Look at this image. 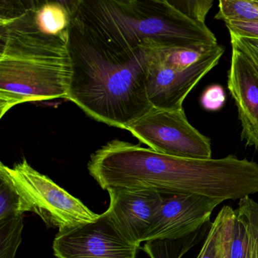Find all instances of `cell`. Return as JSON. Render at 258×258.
Returning <instances> with one entry per match:
<instances>
[{"label":"cell","mask_w":258,"mask_h":258,"mask_svg":"<svg viewBox=\"0 0 258 258\" xmlns=\"http://www.w3.org/2000/svg\"><path fill=\"white\" fill-rule=\"evenodd\" d=\"M68 49L72 70L68 99L87 115L126 130L152 109L146 91L148 48L114 40L77 13Z\"/></svg>","instance_id":"6da1fadb"},{"label":"cell","mask_w":258,"mask_h":258,"mask_svg":"<svg viewBox=\"0 0 258 258\" xmlns=\"http://www.w3.org/2000/svg\"><path fill=\"white\" fill-rule=\"evenodd\" d=\"M67 40L0 30V118L25 102L68 99Z\"/></svg>","instance_id":"7a4b0ae2"},{"label":"cell","mask_w":258,"mask_h":258,"mask_svg":"<svg viewBox=\"0 0 258 258\" xmlns=\"http://www.w3.org/2000/svg\"><path fill=\"white\" fill-rule=\"evenodd\" d=\"M78 14L131 47L217 44L205 23L187 17L170 0H81Z\"/></svg>","instance_id":"3957f363"},{"label":"cell","mask_w":258,"mask_h":258,"mask_svg":"<svg viewBox=\"0 0 258 258\" xmlns=\"http://www.w3.org/2000/svg\"><path fill=\"white\" fill-rule=\"evenodd\" d=\"M0 169L8 175L31 212L40 216L49 227L64 229L99 216L50 178L33 168L26 158L13 167L1 162Z\"/></svg>","instance_id":"277c9868"},{"label":"cell","mask_w":258,"mask_h":258,"mask_svg":"<svg viewBox=\"0 0 258 258\" xmlns=\"http://www.w3.org/2000/svg\"><path fill=\"white\" fill-rule=\"evenodd\" d=\"M126 130L158 153L189 159L211 158V140L191 125L183 109L152 108Z\"/></svg>","instance_id":"5b68a950"},{"label":"cell","mask_w":258,"mask_h":258,"mask_svg":"<svg viewBox=\"0 0 258 258\" xmlns=\"http://www.w3.org/2000/svg\"><path fill=\"white\" fill-rule=\"evenodd\" d=\"M52 248L57 258H136L140 247L123 235L106 211L91 221L59 229Z\"/></svg>","instance_id":"8992f818"},{"label":"cell","mask_w":258,"mask_h":258,"mask_svg":"<svg viewBox=\"0 0 258 258\" xmlns=\"http://www.w3.org/2000/svg\"><path fill=\"white\" fill-rule=\"evenodd\" d=\"M81 0H1L0 30L39 34L69 41Z\"/></svg>","instance_id":"52a82bcc"},{"label":"cell","mask_w":258,"mask_h":258,"mask_svg":"<svg viewBox=\"0 0 258 258\" xmlns=\"http://www.w3.org/2000/svg\"><path fill=\"white\" fill-rule=\"evenodd\" d=\"M224 51L223 46L217 44L194 66L188 69H179L164 64L149 49L146 91L152 108L183 109L182 103L188 93L207 74L217 66Z\"/></svg>","instance_id":"ba28073f"},{"label":"cell","mask_w":258,"mask_h":258,"mask_svg":"<svg viewBox=\"0 0 258 258\" xmlns=\"http://www.w3.org/2000/svg\"><path fill=\"white\" fill-rule=\"evenodd\" d=\"M162 203L143 242L185 238L210 223L223 201L199 195H162Z\"/></svg>","instance_id":"9c48e42d"},{"label":"cell","mask_w":258,"mask_h":258,"mask_svg":"<svg viewBox=\"0 0 258 258\" xmlns=\"http://www.w3.org/2000/svg\"><path fill=\"white\" fill-rule=\"evenodd\" d=\"M107 211L120 232L140 247L162 203V194L151 188H111L107 190Z\"/></svg>","instance_id":"30bf717a"},{"label":"cell","mask_w":258,"mask_h":258,"mask_svg":"<svg viewBox=\"0 0 258 258\" xmlns=\"http://www.w3.org/2000/svg\"><path fill=\"white\" fill-rule=\"evenodd\" d=\"M232 49L228 89L238 110L241 139L258 150V68L242 52Z\"/></svg>","instance_id":"8fae6325"},{"label":"cell","mask_w":258,"mask_h":258,"mask_svg":"<svg viewBox=\"0 0 258 258\" xmlns=\"http://www.w3.org/2000/svg\"><path fill=\"white\" fill-rule=\"evenodd\" d=\"M217 44L197 45L185 47L148 48L156 58L167 66L176 69H185L199 62Z\"/></svg>","instance_id":"7c38bea8"},{"label":"cell","mask_w":258,"mask_h":258,"mask_svg":"<svg viewBox=\"0 0 258 258\" xmlns=\"http://www.w3.org/2000/svg\"><path fill=\"white\" fill-rule=\"evenodd\" d=\"M23 228V214L0 220V258H16Z\"/></svg>","instance_id":"4fadbf2b"},{"label":"cell","mask_w":258,"mask_h":258,"mask_svg":"<svg viewBox=\"0 0 258 258\" xmlns=\"http://www.w3.org/2000/svg\"><path fill=\"white\" fill-rule=\"evenodd\" d=\"M31 211L8 175L0 169V220Z\"/></svg>","instance_id":"5bb4252c"},{"label":"cell","mask_w":258,"mask_h":258,"mask_svg":"<svg viewBox=\"0 0 258 258\" xmlns=\"http://www.w3.org/2000/svg\"><path fill=\"white\" fill-rule=\"evenodd\" d=\"M215 19L226 21L258 22V1L253 0H221Z\"/></svg>","instance_id":"9a60e30c"},{"label":"cell","mask_w":258,"mask_h":258,"mask_svg":"<svg viewBox=\"0 0 258 258\" xmlns=\"http://www.w3.org/2000/svg\"><path fill=\"white\" fill-rule=\"evenodd\" d=\"M170 2L187 17L201 23H205L207 15L214 4L212 0H178Z\"/></svg>","instance_id":"2e32d148"},{"label":"cell","mask_w":258,"mask_h":258,"mask_svg":"<svg viewBox=\"0 0 258 258\" xmlns=\"http://www.w3.org/2000/svg\"><path fill=\"white\" fill-rule=\"evenodd\" d=\"M229 258H248V238L247 231L244 224L237 216L232 227Z\"/></svg>","instance_id":"e0dca14e"},{"label":"cell","mask_w":258,"mask_h":258,"mask_svg":"<svg viewBox=\"0 0 258 258\" xmlns=\"http://www.w3.org/2000/svg\"><path fill=\"white\" fill-rule=\"evenodd\" d=\"M225 102L226 94L224 90L218 84L208 87L201 98V105L207 111H219L223 108Z\"/></svg>","instance_id":"ac0fdd59"},{"label":"cell","mask_w":258,"mask_h":258,"mask_svg":"<svg viewBox=\"0 0 258 258\" xmlns=\"http://www.w3.org/2000/svg\"><path fill=\"white\" fill-rule=\"evenodd\" d=\"M232 48L239 50L258 68V39L238 37L230 34Z\"/></svg>","instance_id":"d6986e66"},{"label":"cell","mask_w":258,"mask_h":258,"mask_svg":"<svg viewBox=\"0 0 258 258\" xmlns=\"http://www.w3.org/2000/svg\"><path fill=\"white\" fill-rule=\"evenodd\" d=\"M229 34L238 37L258 39V22L244 21H226L225 22Z\"/></svg>","instance_id":"ffe728a7"}]
</instances>
